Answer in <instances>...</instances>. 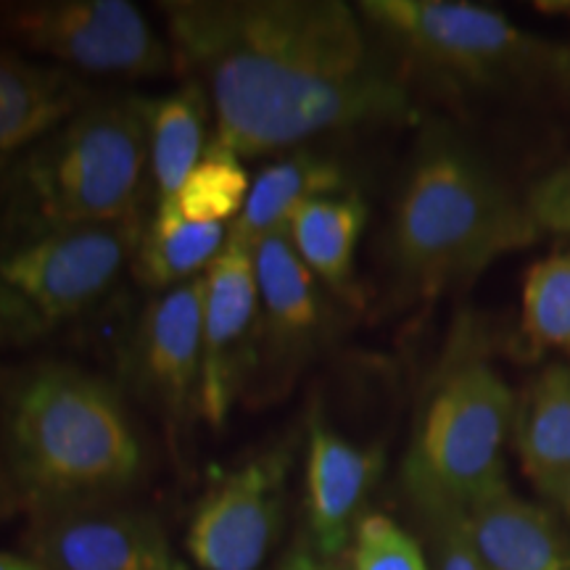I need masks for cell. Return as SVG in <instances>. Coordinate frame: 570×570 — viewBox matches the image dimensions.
<instances>
[{
	"mask_svg": "<svg viewBox=\"0 0 570 570\" xmlns=\"http://www.w3.org/2000/svg\"><path fill=\"white\" fill-rule=\"evenodd\" d=\"M541 497L550 499V502L558 508V512L566 520V525L570 529V475L568 479H562L558 483H552V487L541 489Z\"/></svg>",
	"mask_w": 570,
	"mask_h": 570,
	"instance_id": "obj_30",
	"label": "cell"
},
{
	"mask_svg": "<svg viewBox=\"0 0 570 570\" xmlns=\"http://www.w3.org/2000/svg\"><path fill=\"white\" fill-rule=\"evenodd\" d=\"M148 98L96 96L0 180V235L117 225L140 217Z\"/></svg>",
	"mask_w": 570,
	"mask_h": 570,
	"instance_id": "obj_4",
	"label": "cell"
},
{
	"mask_svg": "<svg viewBox=\"0 0 570 570\" xmlns=\"http://www.w3.org/2000/svg\"><path fill=\"white\" fill-rule=\"evenodd\" d=\"M515 407L518 396L487 354L458 341L425 391L402 468L420 518L465 515L510 489L504 444Z\"/></svg>",
	"mask_w": 570,
	"mask_h": 570,
	"instance_id": "obj_5",
	"label": "cell"
},
{
	"mask_svg": "<svg viewBox=\"0 0 570 570\" xmlns=\"http://www.w3.org/2000/svg\"><path fill=\"white\" fill-rule=\"evenodd\" d=\"M96 98L90 82L17 48H0V180Z\"/></svg>",
	"mask_w": 570,
	"mask_h": 570,
	"instance_id": "obj_15",
	"label": "cell"
},
{
	"mask_svg": "<svg viewBox=\"0 0 570 570\" xmlns=\"http://www.w3.org/2000/svg\"><path fill=\"white\" fill-rule=\"evenodd\" d=\"M306 441V529L309 547L325 560H338L352 547L362 508L381 479L386 454L381 446H360L323 417L315 407Z\"/></svg>",
	"mask_w": 570,
	"mask_h": 570,
	"instance_id": "obj_14",
	"label": "cell"
},
{
	"mask_svg": "<svg viewBox=\"0 0 570 570\" xmlns=\"http://www.w3.org/2000/svg\"><path fill=\"white\" fill-rule=\"evenodd\" d=\"M175 69L209 96L214 142L296 151L354 130L417 122L407 77L341 0H164Z\"/></svg>",
	"mask_w": 570,
	"mask_h": 570,
	"instance_id": "obj_1",
	"label": "cell"
},
{
	"mask_svg": "<svg viewBox=\"0 0 570 570\" xmlns=\"http://www.w3.org/2000/svg\"><path fill=\"white\" fill-rule=\"evenodd\" d=\"M520 327L533 348L570 352V248L544 256L529 269Z\"/></svg>",
	"mask_w": 570,
	"mask_h": 570,
	"instance_id": "obj_23",
	"label": "cell"
},
{
	"mask_svg": "<svg viewBox=\"0 0 570 570\" xmlns=\"http://www.w3.org/2000/svg\"><path fill=\"white\" fill-rule=\"evenodd\" d=\"M383 51L402 71L465 90L544 85L554 42L533 38L508 13L468 0H362Z\"/></svg>",
	"mask_w": 570,
	"mask_h": 570,
	"instance_id": "obj_7",
	"label": "cell"
},
{
	"mask_svg": "<svg viewBox=\"0 0 570 570\" xmlns=\"http://www.w3.org/2000/svg\"><path fill=\"white\" fill-rule=\"evenodd\" d=\"M19 510H24V502H21L17 483H13L9 465L3 460V452H0V525L17 515Z\"/></svg>",
	"mask_w": 570,
	"mask_h": 570,
	"instance_id": "obj_28",
	"label": "cell"
},
{
	"mask_svg": "<svg viewBox=\"0 0 570 570\" xmlns=\"http://www.w3.org/2000/svg\"><path fill=\"white\" fill-rule=\"evenodd\" d=\"M460 518L491 570H570L566 525L550 510L525 502L510 489Z\"/></svg>",
	"mask_w": 570,
	"mask_h": 570,
	"instance_id": "obj_17",
	"label": "cell"
},
{
	"mask_svg": "<svg viewBox=\"0 0 570 570\" xmlns=\"http://www.w3.org/2000/svg\"><path fill=\"white\" fill-rule=\"evenodd\" d=\"M512 436L539 491L570 475V367L547 365L518 399Z\"/></svg>",
	"mask_w": 570,
	"mask_h": 570,
	"instance_id": "obj_20",
	"label": "cell"
},
{
	"mask_svg": "<svg viewBox=\"0 0 570 570\" xmlns=\"http://www.w3.org/2000/svg\"><path fill=\"white\" fill-rule=\"evenodd\" d=\"M142 227L138 217L0 235V352L38 346L96 312L132 267Z\"/></svg>",
	"mask_w": 570,
	"mask_h": 570,
	"instance_id": "obj_6",
	"label": "cell"
},
{
	"mask_svg": "<svg viewBox=\"0 0 570 570\" xmlns=\"http://www.w3.org/2000/svg\"><path fill=\"white\" fill-rule=\"evenodd\" d=\"M525 198L452 125L417 135L394 202L386 256L402 302H433L539 238Z\"/></svg>",
	"mask_w": 570,
	"mask_h": 570,
	"instance_id": "obj_3",
	"label": "cell"
},
{
	"mask_svg": "<svg viewBox=\"0 0 570 570\" xmlns=\"http://www.w3.org/2000/svg\"><path fill=\"white\" fill-rule=\"evenodd\" d=\"M431 539V570H491L475 552L460 515L425 520Z\"/></svg>",
	"mask_w": 570,
	"mask_h": 570,
	"instance_id": "obj_26",
	"label": "cell"
},
{
	"mask_svg": "<svg viewBox=\"0 0 570 570\" xmlns=\"http://www.w3.org/2000/svg\"><path fill=\"white\" fill-rule=\"evenodd\" d=\"M27 547L46 570H190L154 512L127 502L35 512Z\"/></svg>",
	"mask_w": 570,
	"mask_h": 570,
	"instance_id": "obj_12",
	"label": "cell"
},
{
	"mask_svg": "<svg viewBox=\"0 0 570 570\" xmlns=\"http://www.w3.org/2000/svg\"><path fill=\"white\" fill-rule=\"evenodd\" d=\"M294 441L254 454L206 489L194 510L185 552L196 570H262L283 529L285 481Z\"/></svg>",
	"mask_w": 570,
	"mask_h": 570,
	"instance_id": "obj_10",
	"label": "cell"
},
{
	"mask_svg": "<svg viewBox=\"0 0 570 570\" xmlns=\"http://www.w3.org/2000/svg\"><path fill=\"white\" fill-rule=\"evenodd\" d=\"M227 225L185 219L180 209L154 212L132 256V273L148 291L164 294L196 281L225 252Z\"/></svg>",
	"mask_w": 570,
	"mask_h": 570,
	"instance_id": "obj_21",
	"label": "cell"
},
{
	"mask_svg": "<svg viewBox=\"0 0 570 570\" xmlns=\"http://www.w3.org/2000/svg\"><path fill=\"white\" fill-rule=\"evenodd\" d=\"M204 277L198 417L212 431H223L235 404L244 402L254 370L256 317H259L254 254L225 246Z\"/></svg>",
	"mask_w": 570,
	"mask_h": 570,
	"instance_id": "obj_13",
	"label": "cell"
},
{
	"mask_svg": "<svg viewBox=\"0 0 570 570\" xmlns=\"http://www.w3.org/2000/svg\"><path fill=\"white\" fill-rule=\"evenodd\" d=\"M0 38L77 77L146 80L175 69L169 42L127 0H38L0 11Z\"/></svg>",
	"mask_w": 570,
	"mask_h": 570,
	"instance_id": "obj_8",
	"label": "cell"
},
{
	"mask_svg": "<svg viewBox=\"0 0 570 570\" xmlns=\"http://www.w3.org/2000/svg\"><path fill=\"white\" fill-rule=\"evenodd\" d=\"M533 9L544 17L570 21V0H539V3H533Z\"/></svg>",
	"mask_w": 570,
	"mask_h": 570,
	"instance_id": "obj_32",
	"label": "cell"
},
{
	"mask_svg": "<svg viewBox=\"0 0 570 570\" xmlns=\"http://www.w3.org/2000/svg\"><path fill=\"white\" fill-rule=\"evenodd\" d=\"M547 88L562 96V101L570 106V46H560L554 42V53L550 61V71H547Z\"/></svg>",
	"mask_w": 570,
	"mask_h": 570,
	"instance_id": "obj_27",
	"label": "cell"
},
{
	"mask_svg": "<svg viewBox=\"0 0 570 570\" xmlns=\"http://www.w3.org/2000/svg\"><path fill=\"white\" fill-rule=\"evenodd\" d=\"M0 570H46L38 560L30 554H13V552H0Z\"/></svg>",
	"mask_w": 570,
	"mask_h": 570,
	"instance_id": "obj_31",
	"label": "cell"
},
{
	"mask_svg": "<svg viewBox=\"0 0 570 570\" xmlns=\"http://www.w3.org/2000/svg\"><path fill=\"white\" fill-rule=\"evenodd\" d=\"M281 570H344L338 566V560H325L323 554H317L309 544H298L288 558L283 560Z\"/></svg>",
	"mask_w": 570,
	"mask_h": 570,
	"instance_id": "obj_29",
	"label": "cell"
},
{
	"mask_svg": "<svg viewBox=\"0 0 570 570\" xmlns=\"http://www.w3.org/2000/svg\"><path fill=\"white\" fill-rule=\"evenodd\" d=\"M214 119L209 96L194 80L148 104V167L154 212H175L183 183L209 148L206 125Z\"/></svg>",
	"mask_w": 570,
	"mask_h": 570,
	"instance_id": "obj_19",
	"label": "cell"
},
{
	"mask_svg": "<svg viewBox=\"0 0 570 570\" xmlns=\"http://www.w3.org/2000/svg\"><path fill=\"white\" fill-rule=\"evenodd\" d=\"M0 452L30 515L125 502L148 473L127 391L51 356L0 367Z\"/></svg>",
	"mask_w": 570,
	"mask_h": 570,
	"instance_id": "obj_2",
	"label": "cell"
},
{
	"mask_svg": "<svg viewBox=\"0 0 570 570\" xmlns=\"http://www.w3.org/2000/svg\"><path fill=\"white\" fill-rule=\"evenodd\" d=\"M348 190L346 167L336 156L306 146L288 151L256 175L244 212L227 227V246L254 254L267 235L285 230L298 206Z\"/></svg>",
	"mask_w": 570,
	"mask_h": 570,
	"instance_id": "obj_16",
	"label": "cell"
},
{
	"mask_svg": "<svg viewBox=\"0 0 570 570\" xmlns=\"http://www.w3.org/2000/svg\"><path fill=\"white\" fill-rule=\"evenodd\" d=\"M367 227V204L354 190L306 202L285 225L291 246L323 288L346 306H360L356 248Z\"/></svg>",
	"mask_w": 570,
	"mask_h": 570,
	"instance_id": "obj_18",
	"label": "cell"
},
{
	"mask_svg": "<svg viewBox=\"0 0 570 570\" xmlns=\"http://www.w3.org/2000/svg\"><path fill=\"white\" fill-rule=\"evenodd\" d=\"M206 277L156 294L122 348L125 389L183 439L198 417Z\"/></svg>",
	"mask_w": 570,
	"mask_h": 570,
	"instance_id": "obj_11",
	"label": "cell"
},
{
	"mask_svg": "<svg viewBox=\"0 0 570 570\" xmlns=\"http://www.w3.org/2000/svg\"><path fill=\"white\" fill-rule=\"evenodd\" d=\"M259 317H256L254 370L244 404L262 410L283 402L309 362L336 333L333 296L306 269L288 233L267 235L254 252Z\"/></svg>",
	"mask_w": 570,
	"mask_h": 570,
	"instance_id": "obj_9",
	"label": "cell"
},
{
	"mask_svg": "<svg viewBox=\"0 0 570 570\" xmlns=\"http://www.w3.org/2000/svg\"><path fill=\"white\" fill-rule=\"evenodd\" d=\"M352 570H431L423 550L389 515H362L352 539Z\"/></svg>",
	"mask_w": 570,
	"mask_h": 570,
	"instance_id": "obj_24",
	"label": "cell"
},
{
	"mask_svg": "<svg viewBox=\"0 0 570 570\" xmlns=\"http://www.w3.org/2000/svg\"><path fill=\"white\" fill-rule=\"evenodd\" d=\"M248 190H252V177H248L240 156L209 140L202 161L183 183L177 209L190 223L227 225L230 219L235 223L238 214L244 212Z\"/></svg>",
	"mask_w": 570,
	"mask_h": 570,
	"instance_id": "obj_22",
	"label": "cell"
},
{
	"mask_svg": "<svg viewBox=\"0 0 570 570\" xmlns=\"http://www.w3.org/2000/svg\"><path fill=\"white\" fill-rule=\"evenodd\" d=\"M525 206L539 233L570 238V159L541 175L525 194Z\"/></svg>",
	"mask_w": 570,
	"mask_h": 570,
	"instance_id": "obj_25",
	"label": "cell"
}]
</instances>
